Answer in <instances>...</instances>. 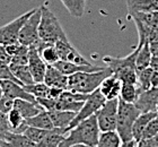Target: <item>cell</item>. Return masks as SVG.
Returning <instances> with one entry per match:
<instances>
[{"label":"cell","instance_id":"6da1fadb","mask_svg":"<svg viewBox=\"0 0 158 147\" xmlns=\"http://www.w3.org/2000/svg\"><path fill=\"white\" fill-rule=\"evenodd\" d=\"M101 136V129L98 127L96 115L81 121L76 127L67 132L59 147H70L73 145H86L96 147Z\"/></svg>","mask_w":158,"mask_h":147},{"label":"cell","instance_id":"7a4b0ae2","mask_svg":"<svg viewBox=\"0 0 158 147\" xmlns=\"http://www.w3.org/2000/svg\"><path fill=\"white\" fill-rule=\"evenodd\" d=\"M113 75L109 67H104L98 71H79L68 76V89L75 93L90 94L98 89L102 82L109 76Z\"/></svg>","mask_w":158,"mask_h":147},{"label":"cell","instance_id":"3957f363","mask_svg":"<svg viewBox=\"0 0 158 147\" xmlns=\"http://www.w3.org/2000/svg\"><path fill=\"white\" fill-rule=\"evenodd\" d=\"M40 39L46 43H56L58 41H68L67 34L59 19L48 7V3L41 6V20L39 26Z\"/></svg>","mask_w":158,"mask_h":147},{"label":"cell","instance_id":"277c9868","mask_svg":"<svg viewBox=\"0 0 158 147\" xmlns=\"http://www.w3.org/2000/svg\"><path fill=\"white\" fill-rule=\"evenodd\" d=\"M141 111L135 106V103H128L118 98V120H116V132L118 134L122 141H129L133 139V124Z\"/></svg>","mask_w":158,"mask_h":147},{"label":"cell","instance_id":"5b68a950","mask_svg":"<svg viewBox=\"0 0 158 147\" xmlns=\"http://www.w3.org/2000/svg\"><path fill=\"white\" fill-rule=\"evenodd\" d=\"M118 98L106 100L102 108L96 112V118L98 122L101 132L116 130V120H118Z\"/></svg>","mask_w":158,"mask_h":147},{"label":"cell","instance_id":"8992f818","mask_svg":"<svg viewBox=\"0 0 158 147\" xmlns=\"http://www.w3.org/2000/svg\"><path fill=\"white\" fill-rule=\"evenodd\" d=\"M105 102H106V98L104 97V95L101 93L99 88L98 89H96L95 92L90 93L88 98L86 100L84 105H82V108L80 109V111L77 113L75 119L73 120V122H71L70 126L68 127L67 132H68L70 129H73V127H76L79 122H81V121L88 119L89 117L96 115V112L102 108Z\"/></svg>","mask_w":158,"mask_h":147},{"label":"cell","instance_id":"52a82bcc","mask_svg":"<svg viewBox=\"0 0 158 147\" xmlns=\"http://www.w3.org/2000/svg\"><path fill=\"white\" fill-rule=\"evenodd\" d=\"M34 11H35V8L23 14V15H20L19 17H17L16 19L11 20L8 24L0 27V44L8 45V44L18 42L20 29Z\"/></svg>","mask_w":158,"mask_h":147},{"label":"cell","instance_id":"ba28073f","mask_svg":"<svg viewBox=\"0 0 158 147\" xmlns=\"http://www.w3.org/2000/svg\"><path fill=\"white\" fill-rule=\"evenodd\" d=\"M40 20H41V7H37L20 29L18 42L27 46L35 45L39 42L41 40L39 35Z\"/></svg>","mask_w":158,"mask_h":147},{"label":"cell","instance_id":"9c48e42d","mask_svg":"<svg viewBox=\"0 0 158 147\" xmlns=\"http://www.w3.org/2000/svg\"><path fill=\"white\" fill-rule=\"evenodd\" d=\"M88 96L89 94L75 93L69 89H64L62 94L60 95V97L56 100V110H63V111H71L78 113Z\"/></svg>","mask_w":158,"mask_h":147},{"label":"cell","instance_id":"30bf717a","mask_svg":"<svg viewBox=\"0 0 158 147\" xmlns=\"http://www.w3.org/2000/svg\"><path fill=\"white\" fill-rule=\"evenodd\" d=\"M139 48L137 46L133 51H132L129 56L123 57V58H116V57H111V56H105L103 58V61L105 62L107 67L112 70L113 75H118V72L125 69L135 68V58L138 54Z\"/></svg>","mask_w":158,"mask_h":147},{"label":"cell","instance_id":"8fae6325","mask_svg":"<svg viewBox=\"0 0 158 147\" xmlns=\"http://www.w3.org/2000/svg\"><path fill=\"white\" fill-rule=\"evenodd\" d=\"M27 65L30 67V70L32 72L35 83H41L44 82V77H45L46 72V65L44 60L42 59L41 54H40L39 50L36 46H30L28 50V62Z\"/></svg>","mask_w":158,"mask_h":147},{"label":"cell","instance_id":"7c38bea8","mask_svg":"<svg viewBox=\"0 0 158 147\" xmlns=\"http://www.w3.org/2000/svg\"><path fill=\"white\" fill-rule=\"evenodd\" d=\"M56 48L58 54H59L60 60H64V61H70L77 65H92L90 62L85 59L80 53L77 51L69 41H58L54 43Z\"/></svg>","mask_w":158,"mask_h":147},{"label":"cell","instance_id":"4fadbf2b","mask_svg":"<svg viewBox=\"0 0 158 147\" xmlns=\"http://www.w3.org/2000/svg\"><path fill=\"white\" fill-rule=\"evenodd\" d=\"M0 86L2 88L5 96H8V97L13 98V100L20 98V100H26V101H31L33 103H37L36 98L34 97L32 94H30L24 88V86L18 84V83L6 79V80H0Z\"/></svg>","mask_w":158,"mask_h":147},{"label":"cell","instance_id":"5bb4252c","mask_svg":"<svg viewBox=\"0 0 158 147\" xmlns=\"http://www.w3.org/2000/svg\"><path fill=\"white\" fill-rule=\"evenodd\" d=\"M157 102L158 87H152L147 91L140 92L135 104L141 112H150L157 111Z\"/></svg>","mask_w":158,"mask_h":147},{"label":"cell","instance_id":"9a60e30c","mask_svg":"<svg viewBox=\"0 0 158 147\" xmlns=\"http://www.w3.org/2000/svg\"><path fill=\"white\" fill-rule=\"evenodd\" d=\"M68 80H69V77L64 75V74H62L54 66H48L46 67L44 83L48 86L68 89Z\"/></svg>","mask_w":158,"mask_h":147},{"label":"cell","instance_id":"2e32d148","mask_svg":"<svg viewBox=\"0 0 158 147\" xmlns=\"http://www.w3.org/2000/svg\"><path fill=\"white\" fill-rule=\"evenodd\" d=\"M122 83L115 75H111L105 78L99 86V91L106 100H115L120 97Z\"/></svg>","mask_w":158,"mask_h":147},{"label":"cell","instance_id":"e0dca14e","mask_svg":"<svg viewBox=\"0 0 158 147\" xmlns=\"http://www.w3.org/2000/svg\"><path fill=\"white\" fill-rule=\"evenodd\" d=\"M56 69H59L60 71L67 76L73 75L79 71H98L104 67H98V66L94 65H77L73 62L64 61V60H59L56 65H53Z\"/></svg>","mask_w":158,"mask_h":147},{"label":"cell","instance_id":"ac0fdd59","mask_svg":"<svg viewBox=\"0 0 158 147\" xmlns=\"http://www.w3.org/2000/svg\"><path fill=\"white\" fill-rule=\"evenodd\" d=\"M49 115L54 128L63 129L67 132L68 127L73 122L77 113L71 111H63V110H52V111H49Z\"/></svg>","mask_w":158,"mask_h":147},{"label":"cell","instance_id":"d6986e66","mask_svg":"<svg viewBox=\"0 0 158 147\" xmlns=\"http://www.w3.org/2000/svg\"><path fill=\"white\" fill-rule=\"evenodd\" d=\"M158 115L157 111H150V112H141L140 115L137 118L135 124H133V129H132V134H133V139L138 143L142 138L143 131H145L146 127L148 126V123L154 119L155 117Z\"/></svg>","mask_w":158,"mask_h":147},{"label":"cell","instance_id":"ffe728a7","mask_svg":"<svg viewBox=\"0 0 158 147\" xmlns=\"http://www.w3.org/2000/svg\"><path fill=\"white\" fill-rule=\"evenodd\" d=\"M14 108L20 112V115H23L24 119H28V118L34 117V115H39L40 112L44 110L39 103H33V102L31 101L20 100V98L15 100Z\"/></svg>","mask_w":158,"mask_h":147},{"label":"cell","instance_id":"44dd1931","mask_svg":"<svg viewBox=\"0 0 158 147\" xmlns=\"http://www.w3.org/2000/svg\"><path fill=\"white\" fill-rule=\"evenodd\" d=\"M127 7H128V13L158 11V0H127Z\"/></svg>","mask_w":158,"mask_h":147},{"label":"cell","instance_id":"7402d4cb","mask_svg":"<svg viewBox=\"0 0 158 147\" xmlns=\"http://www.w3.org/2000/svg\"><path fill=\"white\" fill-rule=\"evenodd\" d=\"M138 48L139 51L137 58H135V67H137V71H140L150 66L152 53L150 51V43L149 42H145L141 45L138 44Z\"/></svg>","mask_w":158,"mask_h":147},{"label":"cell","instance_id":"603a6c76","mask_svg":"<svg viewBox=\"0 0 158 147\" xmlns=\"http://www.w3.org/2000/svg\"><path fill=\"white\" fill-rule=\"evenodd\" d=\"M67 132L63 129L54 128L49 131V134L43 138L42 141L37 143L36 147H59L63 138L66 137Z\"/></svg>","mask_w":158,"mask_h":147},{"label":"cell","instance_id":"cb8c5ba5","mask_svg":"<svg viewBox=\"0 0 158 147\" xmlns=\"http://www.w3.org/2000/svg\"><path fill=\"white\" fill-rule=\"evenodd\" d=\"M26 122L31 127L41 128V129H46V130L54 129L53 122L51 120V118H50L49 111H46V110H43V111L40 112L39 115L26 119Z\"/></svg>","mask_w":158,"mask_h":147},{"label":"cell","instance_id":"d4e9b609","mask_svg":"<svg viewBox=\"0 0 158 147\" xmlns=\"http://www.w3.org/2000/svg\"><path fill=\"white\" fill-rule=\"evenodd\" d=\"M9 66H10V69H11L14 76L19 80L20 84L23 86L30 85V84L35 83L28 65H15V63H9Z\"/></svg>","mask_w":158,"mask_h":147},{"label":"cell","instance_id":"484cf974","mask_svg":"<svg viewBox=\"0 0 158 147\" xmlns=\"http://www.w3.org/2000/svg\"><path fill=\"white\" fill-rule=\"evenodd\" d=\"M8 119H9L11 131L15 134H24L25 130L28 128L26 119H24L23 115H20V112L15 108L8 113Z\"/></svg>","mask_w":158,"mask_h":147},{"label":"cell","instance_id":"4316f807","mask_svg":"<svg viewBox=\"0 0 158 147\" xmlns=\"http://www.w3.org/2000/svg\"><path fill=\"white\" fill-rule=\"evenodd\" d=\"M3 139L9 144V147H36V144L24 134L9 132Z\"/></svg>","mask_w":158,"mask_h":147},{"label":"cell","instance_id":"83f0119b","mask_svg":"<svg viewBox=\"0 0 158 147\" xmlns=\"http://www.w3.org/2000/svg\"><path fill=\"white\" fill-rule=\"evenodd\" d=\"M73 17L81 18L85 14L86 0H60Z\"/></svg>","mask_w":158,"mask_h":147},{"label":"cell","instance_id":"f1b7e54d","mask_svg":"<svg viewBox=\"0 0 158 147\" xmlns=\"http://www.w3.org/2000/svg\"><path fill=\"white\" fill-rule=\"evenodd\" d=\"M123 143L116 131L101 132L99 141L96 147H120Z\"/></svg>","mask_w":158,"mask_h":147},{"label":"cell","instance_id":"f546056e","mask_svg":"<svg viewBox=\"0 0 158 147\" xmlns=\"http://www.w3.org/2000/svg\"><path fill=\"white\" fill-rule=\"evenodd\" d=\"M140 94V88L138 84H122L120 97L128 103H135Z\"/></svg>","mask_w":158,"mask_h":147},{"label":"cell","instance_id":"4dcf8cb0","mask_svg":"<svg viewBox=\"0 0 158 147\" xmlns=\"http://www.w3.org/2000/svg\"><path fill=\"white\" fill-rule=\"evenodd\" d=\"M24 88L26 89L30 94H32L35 98H44L49 96L50 86H48L44 82L41 83H33L30 85H25Z\"/></svg>","mask_w":158,"mask_h":147},{"label":"cell","instance_id":"1f68e13d","mask_svg":"<svg viewBox=\"0 0 158 147\" xmlns=\"http://www.w3.org/2000/svg\"><path fill=\"white\" fill-rule=\"evenodd\" d=\"M152 71H154V70H152L150 67L138 71V85H139V88H140V92L147 91L149 88H152L150 79H152Z\"/></svg>","mask_w":158,"mask_h":147},{"label":"cell","instance_id":"d6a6232c","mask_svg":"<svg viewBox=\"0 0 158 147\" xmlns=\"http://www.w3.org/2000/svg\"><path fill=\"white\" fill-rule=\"evenodd\" d=\"M49 131L50 130H46V129H41V128L31 127V126H28V128L25 130L24 135H26L31 141H34L35 144H37V143H40L43 138L45 137L46 135L49 134Z\"/></svg>","mask_w":158,"mask_h":147},{"label":"cell","instance_id":"836d02e7","mask_svg":"<svg viewBox=\"0 0 158 147\" xmlns=\"http://www.w3.org/2000/svg\"><path fill=\"white\" fill-rule=\"evenodd\" d=\"M13 80V82H16L18 84H20V82L14 76L11 69H10L9 63H7L5 61H0V80ZM22 85V84H20Z\"/></svg>","mask_w":158,"mask_h":147},{"label":"cell","instance_id":"e575fe53","mask_svg":"<svg viewBox=\"0 0 158 147\" xmlns=\"http://www.w3.org/2000/svg\"><path fill=\"white\" fill-rule=\"evenodd\" d=\"M9 132H13V131H11V127H10L8 115L0 112V138L3 139Z\"/></svg>","mask_w":158,"mask_h":147},{"label":"cell","instance_id":"d590c367","mask_svg":"<svg viewBox=\"0 0 158 147\" xmlns=\"http://www.w3.org/2000/svg\"><path fill=\"white\" fill-rule=\"evenodd\" d=\"M156 136H158V115L154 118L148 123V126L146 127L142 138H152L156 137Z\"/></svg>","mask_w":158,"mask_h":147},{"label":"cell","instance_id":"8d00e7d4","mask_svg":"<svg viewBox=\"0 0 158 147\" xmlns=\"http://www.w3.org/2000/svg\"><path fill=\"white\" fill-rule=\"evenodd\" d=\"M14 103H15V100L3 95L2 97L0 98V112L8 115L14 109Z\"/></svg>","mask_w":158,"mask_h":147},{"label":"cell","instance_id":"74e56055","mask_svg":"<svg viewBox=\"0 0 158 147\" xmlns=\"http://www.w3.org/2000/svg\"><path fill=\"white\" fill-rule=\"evenodd\" d=\"M137 147H158V136L152 138H142L137 143Z\"/></svg>","mask_w":158,"mask_h":147},{"label":"cell","instance_id":"f35d334b","mask_svg":"<svg viewBox=\"0 0 158 147\" xmlns=\"http://www.w3.org/2000/svg\"><path fill=\"white\" fill-rule=\"evenodd\" d=\"M27 62H28V51L11 57V60H10V63H15V65H27Z\"/></svg>","mask_w":158,"mask_h":147},{"label":"cell","instance_id":"ab89813d","mask_svg":"<svg viewBox=\"0 0 158 147\" xmlns=\"http://www.w3.org/2000/svg\"><path fill=\"white\" fill-rule=\"evenodd\" d=\"M64 89L62 88H58V87H50V91H49V98H53V100H58L60 97V95L62 94V92Z\"/></svg>","mask_w":158,"mask_h":147},{"label":"cell","instance_id":"60d3db41","mask_svg":"<svg viewBox=\"0 0 158 147\" xmlns=\"http://www.w3.org/2000/svg\"><path fill=\"white\" fill-rule=\"evenodd\" d=\"M10 60H11V57L6 51V46L0 44V61H5L7 63H10Z\"/></svg>","mask_w":158,"mask_h":147},{"label":"cell","instance_id":"b9f144b4","mask_svg":"<svg viewBox=\"0 0 158 147\" xmlns=\"http://www.w3.org/2000/svg\"><path fill=\"white\" fill-rule=\"evenodd\" d=\"M150 84H152V87H158V71H155V70L152 71Z\"/></svg>","mask_w":158,"mask_h":147},{"label":"cell","instance_id":"7bdbcfd3","mask_svg":"<svg viewBox=\"0 0 158 147\" xmlns=\"http://www.w3.org/2000/svg\"><path fill=\"white\" fill-rule=\"evenodd\" d=\"M152 70H155V71H158V57L156 56H152V61H150V66H149Z\"/></svg>","mask_w":158,"mask_h":147},{"label":"cell","instance_id":"ee69618b","mask_svg":"<svg viewBox=\"0 0 158 147\" xmlns=\"http://www.w3.org/2000/svg\"><path fill=\"white\" fill-rule=\"evenodd\" d=\"M150 51H152V56L158 57V41L150 43Z\"/></svg>","mask_w":158,"mask_h":147},{"label":"cell","instance_id":"f6af8a7d","mask_svg":"<svg viewBox=\"0 0 158 147\" xmlns=\"http://www.w3.org/2000/svg\"><path fill=\"white\" fill-rule=\"evenodd\" d=\"M120 147H137V141H135V139L129 141H124V143H122Z\"/></svg>","mask_w":158,"mask_h":147},{"label":"cell","instance_id":"bcb514c9","mask_svg":"<svg viewBox=\"0 0 158 147\" xmlns=\"http://www.w3.org/2000/svg\"><path fill=\"white\" fill-rule=\"evenodd\" d=\"M0 147H9V144H8L5 139H1V138H0Z\"/></svg>","mask_w":158,"mask_h":147},{"label":"cell","instance_id":"7dc6e473","mask_svg":"<svg viewBox=\"0 0 158 147\" xmlns=\"http://www.w3.org/2000/svg\"><path fill=\"white\" fill-rule=\"evenodd\" d=\"M70 147H90V146H86V145H73V146Z\"/></svg>","mask_w":158,"mask_h":147},{"label":"cell","instance_id":"c3c4849f","mask_svg":"<svg viewBox=\"0 0 158 147\" xmlns=\"http://www.w3.org/2000/svg\"><path fill=\"white\" fill-rule=\"evenodd\" d=\"M3 96V92H2V88H1V86H0V98Z\"/></svg>","mask_w":158,"mask_h":147},{"label":"cell","instance_id":"681fc988","mask_svg":"<svg viewBox=\"0 0 158 147\" xmlns=\"http://www.w3.org/2000/svg\"><path fill=\"white\" fill-rule=\"evenodd\" d=\"M157 112H158V102H157Z\"/></svg>","mask_w":158,"mask_h":147}]
</instances>
